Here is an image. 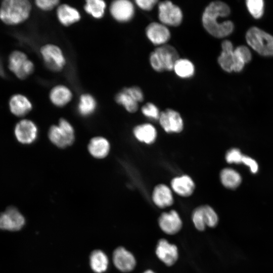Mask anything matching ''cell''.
Instances as JSON below:
<instances>
[{
  "instance_id": "1",
  "label": "cell",
  "mask_w": 273,
  "mask_h": 273,
  "mask_svg": "<svg viewBox=\"0 0 273 273\" xmlns=\"http://www.w3.org/2000/svg\"><path fill=\"white\" fill-rule=\"evenodd\" d=\"M231 9L225 3L215 1L210 3L205 8L202 15V24L204 29L211 36L218 38L231 34L234 29L230 20L219 22V18L229 16Z\"/></svg>"
},
{
  "instance_id": "2",
  "label": "cell",
  "mask_w": 273,
  "mask_h": 273,
  "mask_svg": "<svg viewBox=\"0 0 273 273\" xmlns=\"http://www.w3.org/2000/svg\"><path fill=\"white\" fill-rule=\"evenodd\" d=\"M32 6L27 0H5L0 7V19L7 25L20 24L29 17Z\"/></svg>"
},
{
  "instance_id": "3",
  "label": "cell",
  "mask_w": 273,
  "mask_h": 273,
  "mask_svg": "<svg viewBox=\"0 0 273 273\" xmlns=\"http://www.w3.org/2000/svg\"><path fill=\"white\" fill-rule=\"evenodd\" d=\"M179 58L176 48L167 43L157 47L151 52L149 62L154 70L161 73L173 70L175 63Z\"/></svg>"
},
{
  "instance_id": "4",
  "label": "cell",
  "mask_w": 273,
  "mask_h": 273,
  "mask_svg": "<svg viewBox=\"0 0 273 273\" xmlns=\"http://www.w3.org/2000/svg\"><path fill=\"white\" fill-rule=\"evenodd\" d=\"M248 44L262 56H273V36L256 27L248 29L246 34Z\"/></svg>"
},
{
  "instance_id": "5",
  "label": "cell",
  "mask_w": 273,
  "mask_h": 273,
  "mask_svg": "<svg viewBox=\"0 0 273 273\" xmlns=\"http://www.w3.org/2000/svg\"><path fill=\"white\" fill-rule=\"evenodd\" d=\"M50 141L57 147L64 148L71 145L75 140V131L71 123L64 118L58 125L51 126L48 131Z\"/></svg>"
},
{
  "instance_id": "6",
  "label": "cell",
  "mask_w": 273,
  "mask_h": 273,
  "mask_svg": "<svg viewBox=\"0 0 273 273\" xmlns=\"http://www.w3.org/2000/svg\"><path fill=\"white\" fill-rule=\"evenodd\" d=\"M8 67L21 80L26 79L34 71V64L27 55L20 51L12 52L8 58Z\"/></svg>"
},
{
  "instance_id": "7",
  "label": "cell",
  "mask_w": 273,
  "mask_h": 273,
  "mask_svg": "<svg viewBox=\"0 0 273 273\" xmlns=\"http://www.w3.org/2000/svg\"><path fill=\"white\" fill-rule=\"evenodd\" d=\"M40 53L47 68L54 72L63 70L66 59L62 49L57 45L47 43L40 48Z\"/></svg>"
},
{
  "instance_id": "8",
  "label": "cell",
  "mask_w": 273,
  "mask_h": 273,
  "mask_svg": "<svg viewBox=\"0 0 273 273\" xmlns=\"http://www.w3.org/2000/svg\"><path fill=\"white\" fill-rule=\"evenodd\" d=\"M158 17L159 22L168 26L177 27L183 20V12L177 5L170 1L158 4Z\"/></svg>"
},
{
  "instance_id": "9",
  "label": "cell",
  "mask_w": 273,
  "mask_h": 273,
  "mask_svg": "<svg viewBox=\"0 0 273 273\" xmlns=\"http://www.w3.org/2000/svg\"><path fill=\"white\" fill-rule=\"evenodd\" d=\"M192 218L195 228L200 231H204L206 226L215 227L218 222L217 213L207 205L196 208L192 212Z\"/></svg>"
},
{
  "instance_id": "10",
  "label": "cell",
  "mask_w": 273,
  "mask_h": 273,
  "mask_svg": "<svg viewBox=\"0 0 273 273\" xmlns=\"http://www.w3.org/2000/svg\"><path fill=\"white\" fill-rule=\"evenodd\" d=\"M109 12L112 17L119 23L131 21L135 14L133 4L128 0H116L109 6Z\"/></svg>"
},
{
  "instance_id": "11",
  "label": "cell",
  "mask_w": 273,
  "mask_h": 273,
  "mask_svg": "<svg viewBox=\"0 0 273 273\" xmlns=\"http://www.w3.org/2000/svg\"><path fill=\"white\" fill-rule=\"evenodd\" d=\"M145 34L149 40L157 47L167 44L171 37L168 27L160 22L149 23L146 27Z\"/></svg>"
},
{
  "instance_id": "12",
  "label": "cell",
  "mask_w": 273,
  "mask_h": 273,
  "mask_svg": "<svg viewBox=\"0 0 273 273\" xmlns=\"http://www.w3.org/2000/svg\"><path fill=\"white\" fill-rule=\"evenodd\" d=\"M159 123L168 133H179L184 127V122L180 114L172 109H166L160 112Z\"/></svg>"
},
{
  "instance_id": "13",
  "label": "cell",
  "mask_w": 273,
  "mask_h": 273,
  "mask_svg": "<svg viewBox=\"0 0 273 273\" xmlns=\"http://www.w3.org/2000/svg\"><path fill=\"white\" fill-rule=\"evenodd\" d=\"M15 134L20 143L23 144H30L37 138L38 128L32 121L23 119L16 124Z\"/></svg>"
},
{
  "instance_id": "14",
  "label": "cell",
  "mask_w": 273,
  "mask_h": 273,
  "mask_svg": "<svg viewBox=\"0 0 273 273\" xmlns=\"http://www.w3.org/2000/svg\"><path fill=\"white\" fill-rule=\"evenodd\" d=\"M24 223V217L14 207H9L0 214V229L18 231L23 226Z\"/></svg>"
},
{
  "instance_id": "15",
  "label": "cell",
  "mask_w": 273,
  "mask_h": 273,
  "mask_svg": "<svg viewBox=\"0 0 273 273\" xmlns=\"http://www.w3.org/2000/svg\"><path fill=\"white\" fill-rule=\"evenodd\" d=\"M158 224L161 230L168 235H174L181 229L182 220L174 210L168 212H163L158 218Z\"/></svg>"
},
{
  "instance_id": "16",
  "label": "cell",
  "mask_w": 273,
  "mask_h": 273,
  "mask_svg": "<svg viewBox=\"0 0 273 273\" xmlns=\"http://www.w3.org/2000/svg\"><path fill=\"white\" fill-rule=\"evenodd\" d=\"M156 254L158 258L167 266L173 265L178 257L177 246L170 244L165 239H161L158 242Z\"/></svg>"
},
{
  "instance_id": "17",
  "label": "cell",
  "mask_w": 273,
  "mask_h": 273,
  "mask_svg": "<svg viewBox=\"0 0 273 273\" xmlns=\"http://www.w3.org/2000/svg\"><path fill=\"white\" fill-rule=\"evenodd\" d=\"M113 261L118 270L125 272L132 271L136 265L135 258L133 254L122 247L117 248L114 251Z\"/></svg>"
},
{
  "instance_id": "18",
  "label": "cell",
  "mask_w": 273,
  "mask_h": 273,
  "mask_svg": "<svg viewBox=\"0 0 273 273\" xmlns=\"http://www.w3.org/2000/svg\"><path fill=\"white\" fill-rule=\"evenodd\" d=\"M56 15L60 23L65 27L79 22L81 18L79 11L67 4H60L58 6L56 10Z\"/></svg>"
},
{
  "instance_id": "19",
  "label": "cell",
  "mask_w": 273,
  "mask_h": 273,
  "mask_svg": "<svg viewBox=\"0 0 273 273\" xmlns=\"http://www.w3.org/2000/svg\"><path fill=\"white\" fill-rule=\"evenodd\" d=\"M51 102L57 107H63L69 103L73 98V93L66 85L57 84L49 92Z\"/></svg>"
},
{
  "instance_id": "20",
  "label": "cell",
  "mask_w": 273,
  "mask_h": 273,
  "mask_svg": "<svg viewBox=\"0 0 273 273\" xmlns=\"http://www.w3.org/2000/svg\"><path fill=\"white\" fill-rule=\"evenodd\" d=\"M11 112L15 116L22 117L30 112L32 104L27 97L22 94H15L9 102Z\"/></svg>"
},
{
  "instance_id": "21",
  "label": "cell",
  "mask_w": 273,
  "mask_h": 273,
  "mask_svg": "<svg viewBox=\"0 0 273 273\" xmlns=\"http://www.w3.org/2000/svg\"><path fill=\"white\" fill-rule=\"evenodd\" d=\"M152 200L156 206L164 208L172 205L173 197L170 188L164 184L156 186L152 196Z\"/></svg>"
},
{
  "instance_id": "22",
  "label": "cell",
  "mask_w": 273,
  "mask_h": 273,
  "mask_svg": "<svg viewBox=\"0 0 273 273\" xmlns=\"http://www.w3.org/2000/svg\"><path fill=\"white\" fill-rule=\"evenodd\" d=\"M89 154L94 158L103 159L108 155L110 150L109 141L103 136H95L91 139L87 146Z\"/></svg>"
},
{
  "instance_id": "23",
  "label": "cell",
  "mask_w": 273,
  "mask_h": 273,
  "mask_svg": "<svg viewBox=\"0 0 273 273\" xmlns=\"http://www.w3.org/2000/svg\"><path fill=\"white\" fill-rule=\"evenodd\" d=\"M171 186L175 193L182 197L191 196L195 188L194 181L187 175L173 178L171 181Z\"/></svg>"
},
{
  "instance_id": "24",
  "label": "cell",
  "mask_w": 273,
  "mask_h": 273,
  "mask_svg": "<svg viewBox=\"0 0 273 273\" xmlns=\"http://www.w3.org/2000/svg\"><path fill=\"white\" fill-rule=\"evenodd\" d=\"M222 51L217 58V62L221 69L227 72L233 71L234 48L232 42L224 40L221 42Z\"/></svg>"
},
{
  "instance_id": "25",
  "label": "cell",
  "mask_w": 273,
  "mask_h": 273,
  "mask_svg": "<svg viewBox=\"0 0 273 273\" xmlns=\"http://www.w3.org/2000/svg\"><path fill=\"white\" fill-rule=\"evenodd\" d=\"M134 137L140 142L146 144L153 143L157 138V131L155 127L149 123L136 126L133 130Z\"/></svg>"
},
{
  "instance_id": "26",
  "label": "cell",
  "mask_w": 273,
  "mask_h": 273,
  "mask_svg": "<svg viewBox=\"0 0 273 273\" xmlns=\"http://www.w3.org/2000/svg\"><path fill=\"white\" fill-rule=\"evenodd\" d=\"M97 107V102L95 97L90 94H81L79 98L77 110L82 117H88L94 114Z\"/></svg>"
},
{
  "instance_id": "27",
  "label": "cell",
  "mask_w": 273,
  "mask_h": 273,
  "mask_svg": "<svg viewBox=\"0 0 273 273\" xmlns=\"http://www.w3.org/2000/svg\"><path fill=\"white\" fill-rule=\"evenodd\" d=\"M173 71L179 77L188 79L193 77L195 67L192 61L186 58H179L175 62Z\"/></svg>"
},
{
  "instance_id": "28",
  "label": "cell",
  "mask_w": 273,
  "mask_h": 273,
  "mask_svg": "<svg viewBox=\"0 0 273 273\" xmlns=\"http://www.w3.org/2000/svg\"><path fill=\"white\" fill-rule=\"evenodd\" d=\"M107 4L103 0H86L83 6L85 12L96 19L104 16Z\"/></svg>"
},
{
  "instance_id": "29",
  "label": "cell",
  "mask_w": 273,
  "mask_h": 273,
  "mask_svg": "<svg viewBox=\"0 0 273 273\" xmlns=\"http://www.w3.org/2000/svg\"><path fill=\"white\" fill-rule=\"evenodd\" d=\"M220 179L225 187L233 189L238 187L241 183V176L236 170L230 168L223 169L220 173Z\"/></svg>"
},
{
  "instance_id": "30",
  "label": "cell",
  "mask_w": 273,
  "mask_h": 273,
  "mask_svg": "<svg viewBox=\"0 0 273 273\" xmlns=\"http://www.w3.org/2000/svg\"><path fill=\"white\" fill-rule=\"evenodd\" d=\"M90 265L94 271L96 273H102L107 269L108 257L102 251L95 250L92 253L90 256Z\"/></svg>"
},
{
  "instance_id": "31",
  "label": "cell",
  "mask_w": 273,
  "mask_h": 273,
  "mask_svg": "<svg viewBox=\"0 0 273 273\" xmlns=\"http://www.w3.org/2000/svg\"><path fill=\"white\" fill-rule=\"evenodd\" d=\"M115 100L118 104L122 106L129 113H134L138 110L139 103L123 89L115 95Z\"/></svg>"
},
{
  "instance_id": "32",
  "label": "cell",
  "mask_w": 273,
  "mask_h": 273,
  "mask_svg": "<svg viewBox=\"0 0 273 273\" xmlns=\"http://www.w3.org/2000/svg\"><path fill=\"white\" fill-rule=\"evenodd\" d=\"M247 8L251 15L256 19L260 18L264 11V2L262 0H247Z\"/></svg>"
},
{
  "instance_id": "33",
  "label": "cell",
  "mask_w": 273,
  "mask_h": 273,
  "mask_svg": "<svg viewBox=\"0 0 273 273\" xmlns=\"http://www.w3.org/2000/svg\"><path fill=\"white\" fill-rule=\"evenodd\" d=\"M141 111L143 114L148 118L159 119L160 112L158 107L151 102H148L143 106Z\"/></svg>"
},
{
  "instance_id": "34",
  "label": "cell",
  "mask_w": 273,
  "mask_h": 273,
  "mask_svg": "<svg viewBox=\"0 0 273 273\" xmlns=\"http://www.w3.org/2000/svg\"><path fill=\"white\" fill-rule=\"evenodd\" d=\"M60 3L59 0H36L35 1L36 6L44 12L52 11L58 7L60 4Z\"/></svg>"
},
{
  "instance_id": "35",
  "label": "cell",
  "mask_w": 273,
  "mask_h": 273,
  "mask_svg": "<svg viewBox=\"0 0 273 273\" xmlns=\"http://www.w3.org/2000/svg\"><path fill=\"white\" fill-rule=\"evenodd\" d=\"M243 156L239 149L232 148L226 152L225 158L229 163L240 164L242 163Z\"/></svg>"
},
{
  "instance_id": "36",
  "label": "cell",
  "mask_w": 273,
  "mask_h": 273,
  "mask_svg": "<svg viewBox=\"0 0 273 273\" xmlns=\"http://www.w3.org/2000/svg\"><path fill=\"white\" fill-rule=\"evenodd\" d=\"M138 103L144 100V95L142 89L138 86L126 87L123 88Z\"/></svg>"
},
{
  "instance_id": "37",
  "label": "cell",
  "mask_w": 273,
  "mask_h": 273,
  "mask_svg": "<svg viewBox=\"0 0 273 273\" xmlns=\"http://www.w3.org/2000/svg\"><path fill=\"white\" fill-rule=\"evenodd\" d=\"M159 2L157 0H136L135 5L141 10L145 11H150L153 9Z\"/></svg>"
},
{
  "instance_id": "38",
  "label": "cell",
  "mask_w": 273,
  "mask_h": 273,
  "mask_svg": "<svg viewBox=\"0 0 273 273\" xmlns=\"http://www.w3.org/2000/svg\"><path fill=\"white\" fill-rule=\"evenodd\" d=\"M242 163L249 167L251 172L256 173L258 170V165L256 161L252 158L244 155L242 158Z\"/></svg>"
},
{
  "instance_id": "39",
  "label": "cell",
  "mask_w": 273,
  "mask_h": 273,
  "mask_svg": "<svg viewBox=\"0 0 273 273\" xmlns=\"http://www.w3.org/2000/svg\"><path fill=\"white\" fill-rule=\"evenodd\" d=\"M0 76L3 77H6V73H5L1 59H0Z\"/></svg>"
},
{
  "instance_id": "40",
  "label": "cell",
  "mask_w": 273,
  "mask_h": 273,
  "mask_svg": "<svg viewBox=\"0 0 273 273\" xmlns=\"http://www.w3.org/2000/svg\"><path fill=\"white\" fill-rule=\"evenodd\" d=\"M143 273H155V272L153 271L152 270L148 269L144 271Z\"/></svg>"
}]
</instances>
